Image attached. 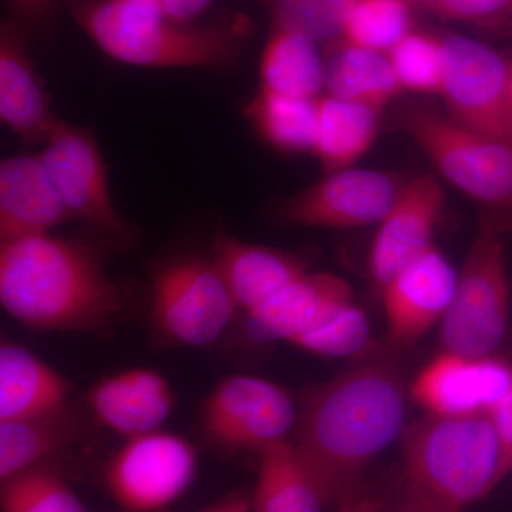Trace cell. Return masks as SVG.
<instances>
[{"instance_id":"20","label":"cell","mask_w":512,"mask_h":512,"mask_svg":"<svg viewBox=\"0 0 512 512\" xmlns=\"http://www.w3.org/2000/svg\"><path fill=\"white\" fill-rule=\"evenodd\" d=\"M0 117L29 143H46L60 121L50 110L18 23L12 20L0 30Z\"/></svg>"},{"instance_id":"30","label":"cell","mask_w":512,"mask_h":512,"mask_svg":"<svg viewBox=\"0 0 512 512\" xmlns=\"http://www.w3.org/2000/svg\"><path fill=\"white\" fill-rule=\"evenodd\" d=\"M2 512H87L59 474L32 467L2 481Z\"/></svg>"},{"instance_id":"15","label":"cell","mask_w":512,"mask_h":512,"mask_svg":"<svg viewBox=\"0 0 512 512\" xmlns=\"http://www.w3.org/2000/svg\"><path fill=\"white\" fill-rule=\"evenodd\" d=\"M443 207L444 192L436 178L420 177L404 185L370 248V275L380 291L433 245L431 238Z\"/></svg>"},{"instance_id":"10","label":"cell","mask_w":512,"mask_h":512,"mask_svg":"<svg viewBox=\"0 0 512 512\" xmlns=\"http://www.w3.org/2000/svg\"><path fill=\"white\" fill-rule=\"evenodd\" d=\"M197 471V454L174 434L151 431L128 439L111 458L106 481L114 500L130 512H156L187 491Z\"/></svg>"},{"instance_id":"28","label":"cell","mask_w":512,"mask_h":512,"mask_svg":"<svg viewBox=\"0 0 512 512\" xmlns=\"http://www.w3.org/2000/svg\"><path fill=\"white\" fill-rule=\"evenodd\" d=\"M412 26L410 5L404 0H356L346 20L342 42L389 53Z\"/></svg>"},{"instance_id":"40","label":"cell","mask_w":512,"mask_h":512,"mask_svg":"<svg viewBox=\"0 0 512 512\" xmlns=\"http://www.w3.org/2000/svg\"><path fill=\"white\" fill-rule=\"evenodd\" d=\"M119 2L130 6V8L138 10V12L147 13V15L151 16L167 18V15H165L163 0H119Z\"/></svg>"},{"instance_id":"18","label":"cell","mask_w":512,"mask_h":512,"mask_svg":"<svg viewBox=\"0 0 512 512\" xmlns=\"http://www.w3.org/2000/svg\"><path fill=\"white\" fill-rule=\"evenodd\" d=\"M212 262L245 315L306 274L305 261L299 256L239 241L222 229L212 242Z\"/></svg>"},{"instance_id":"26","label":"cell","mask_w":512,"mask_h":512,"mask_svg":"<svg viewBox=\"0 0 512 512\" xmlns=\"http://www.w3.org/2000/svg\"><path fill=\"white\" fill-rule=\"evenodd\" d=\"M326 87L330 97L379 111L403 90L386 53L346 43L330 57Z\"/></svg>"},{"instance_id":"11","label":"cell","mask_w":512,"mask_h":512,"mask_svg":"<svg viewBox=\"0 0 512 512\" xmlns=\"http://www.w3.org/2000/svg\"><path fill=\"white\" fill-rule=\"evenodd\" d=\"M298 410L282 387L252 376H232L204 403V430L227 450H258L286 440Z\"/></svg>"},{"instance_id":"34","label":"cell","mask_w":512,"mask_h":512,"mask_svg":"<svg viewBox=\"0 0 512 512\" xmlns=\"http://www.w3.org/2000/svg\"><path fill=\"white\" fill-rule=\"evenodd\" d=\"M498 443H500V470H498V485L512 471V386L503 399L490 410Z\"/></svg>"},{"instance_id":"39","label":"cell","mask_w":512,"mask_h":512,"mask_svg":"<svg viewBox=\"0 0 512 512\" xmlns=\"http://www.w3.org/2000/svg\"><path fill=\"white\" fill-rule=\"evenodd\" d=\"M202 512H252V501L247 495L232 494L221 503L212 505Z\"/></svg>"},{"instance_id":"4","label":"cell","mask_w":512,"mask_h":512,"mask_svg":"<svg viewBox=\"0 0 512 512\" xmlns=\"http://www.w3.org/2000/svg\"><path fill=\"white\" fill-rule=\"evenodd\" d=\"M406 487L463 512L498 487L500 443L490 412L429 414L403 431Z\"/></svg>"},{"instance_id":"25","label":"cell","mask_w":512,"mask_h":512,"mask_svg":"<svg viewBox=\"0 0 512 512\" xmlns=\"http://www.w3.org/2000/svg\"><path fill=\"white\" fill-rule=\"evenodd\" d=\"M79 420L59 412L0 421V480L18 476L79 439Z\"/></svg>"},{"instance_id":"22","label":"cell","mask_w":512,"mask_h":512,"mask_svg":"<svg viewBox=\"0 0 512 512\" xmlns=\"http://www.w3.org/2000/svg\"><path fill=\"white\" fill-rule=\"evenodd\" d=\"M252 512H322L319 485L299 457L293 441H279L261 451Z\"/></svg>"},{"instance_id":"23","label":"cell","mask_w":512,"mask_h":512,"mask_svg":"<svg viewBox=\"0 0 512 512\" xmlns=\"http://www.w3.org/2000/svg\"><path fill=\"white\" fill-rule=\"evenodd\" d=\"M261 90L298 99L316 100L326 86V64L318 43L279 26H272L262 55Z\"/></svg>"},{"instance_id":"2","label":"cell","mask_w":512,"mask_h":512,"mask_svg":"<svg viewBox=\"0 0 512 512\" xmlns=\"http://www.w3.org/2000/svg\"><path fill=\"white\" fill-rule=\"evenodd\" d=\"M0 302L28 328L90 332L117 319L123 293L93 248L43 234L2 244Z\"/></svg>"},{"instance_id":"31","label":"cell","mask_w":512,"mask_h":512,"mask_svg":"<svg viewBox=\"0 0 512 512\" xmlns=\"http://www.w3.org/2000/svg\"><path fill=\"white\" fill-rule=\"evenodd\" d=\"M356 0H269L274 26L309 37L316 43L342 40Z\"/></svg>"},{"instance_id":"41","label":"cell","mask_w":512,"mask_h":512,"mask_svg":"<svg viewBox=\"0 0 512 512\" xmlns=\"http://www.w3.org/2000/svg\"><path fill=\"white\" fill-rule=\"evenodd\" d=\"M505 126L507 133L512 138V60L510 73H508L507 93H505Z\"/></svg>"},{"instance_id":"33","label":"cell","mask_w":512,"mask_h":512,"mask_svg":"<svg viewBox=\"0 0 512 512\" xmlns=\"http://www.w3.org/2000/svg\"><path fill=\"white\" fill-rule=\"evenodd\" d=\"M430 9L458 22L490 23L511 15L512 0H436Z\"/></svg>"},{"instance_id":"35","label":"cell","mask_w":512,"mask_h":512,"mask_svg":"<svg viewBox=\"0 0 512 512\" xmlns=\"http://www.w3.org/2000/svg\"><path fill=\"white\" fill-rule=\"evenodd\" d=\"M163 3L168 19L188 25L208 8L211 0H163Z\"/></svg>"},{"instance_id":"16","label":"cell","mask_w":512,"mask_h":512,"mask_svg":"<svg viewBox=\"0 0 512 512\" xmlns=\"http://www.w3.org/2000/svg\"><path fill=\"white\" fill-rule=\"evenodd\" d=\"M72 220L39 156H15L0 164V242L49 234Z\"/></svg>"},{"instance_id":"9","label":"cell","mask_w":512,"mask_h":512,"mask_svg":"<svg viewBox=\"0 0 512 512\" xmlns=\"http://www.w3.org/2000/svg\"><path fill=\"white\" fill-rule=\"evenodd\" d=\"M441 42V96L448 116L485 136L512 140L505 126V93L511 60L461 35Z\"/></svg>"},{"instance_id":"24","label":"cell","mask_w":512,"mask_h":512,"mask_svg":"<svg viewBox=\"0 0 512 512\" xmlns=\"http://www.w3.org/2000/svg\"><path fill=\"white\" fill-rule=\"evenodd\" d=\"M379 113L372 107L335 97L318 100L313 153L326 170H346L369 150L379 128Z\"/></svg>"},{"instance_id":"1","label":"cell","mask_w":512,"mask_h":512,"mask_svg":"<svg viewBox=\"0 0 512 512\" xmlns=\"http://www.w3.org/2000/svg\"><path fill=\"white\" fill-rule=\"evenodd\" d=\"M404 419L406 386L389 360H367L308 390L293 444L326 504L362 487L372 461L403 434Z\"/></svg>"},{"instance_id":"17","label":"cell","mask_w":512,"mask_h":512,"mask_svg":"<svg viewBox=\"0 0 512 512\" xmlns=\"http://www.w3.org/2000/svg\"><path fill=\"white\" fill-rule=\"evenodd\" d=\"M349 301H353V293L345 279L326 272H306L247 315L248 335L255 342L291 343Z\"/></svg>"},{"instance_id":"37","label":"cell","mask_w":512,"mask_h":512,"mask_svg":"<svg viewBox=\"0 0 512 512\" xmlns=\"http://www.w3.org/2000/svg\"><path fill=\"white\" fill-rule=\"evenodd\" d=\"M338 512H382V501L372 491L362 487L339 503Z\"/></svg>"},{"instance_id":"27","label":"cell","mask_w":512,"mask_h":512,"mask_svg":"<svg viewBox=\"0 0 512 512\" xmlns=\"http://www.w3.org/2000/svg\"><path fill=\"white\" fill-rule=\"evenodd\" d=\"M247 116L272 147L288 153L313 151L318 126V100L261 90L249 104Z\"/></svg>"},{"instance_id":"14","label":"cell","mask_w":512,"mask_h":512,"mask_svg":"<svg viewBox=\"0 0 512 512\" xmlns=\"http://www.w3.org/2000/svg\"><path fill=\"white\" fill-rule=\"evenodd\" d=\"M456 282V271L434 245L404 266L382 289L389 345L412 348L441 322Z\"/></svg>"},{"instance_id":"7","label":"cell","mask_w":512,"mask_h":512,"mask_svg":"<svg viewBox=\"0 0 512 512\" xmlns=\"http://www.w3.org/2000/svg\"><path fill=\"white\" fill-rule=\"evenodd\" d=\"M224 278L212 261L188 256L158 271L153 318L158 330L180 345H211L237 311Z\"/></svg>"},{"instance_id":"36","label":"cell","mask_w":512,"mask_h":512,"mask_svg":"<svg viewBox=\"0 0 512 512\" xmlns=\"http://www.w3.org/2000/svg\"><path fill=\"white\" fill-rule=\"evenodd\" d=\"M396 512H458L444 507L430 498L424 497L412 490V488H404L402 500H400L399 507Z\"/></svg>"},{"instance_id":"32","label":"cell","mask_w":512,"mask_h":512,"mask_svg":"<svg viewBox=\"0 0 512 512\" xmlns=\"http://www.w3.org/2000/svg\"><path fill=\"white\" fill-rule=\"evenodd\" d=\"M403 89L441 94V42L424 33L410 32L386 53Z\"/></svg>"},{"instance_id":"19","label":"cell","mask_w":512,"mask_h":512,"mask_svg":"<svg viewBox=\"0 0 512 512\" xmlns=\"http://www.w3.org/2000/svg\"><path fill=\"white\" fill-rule=\"evenodd\" d=\"M87 403L100 423L133 439L157 430L173 409L174 394L156 370L134 369L94 384Z\"/></svg>"},{"instance_id":"12","label":"cell","mask_w":512,"mask_h":512,"mask_svg":"<svg viewBox=\"0 0 512 512\" xmlns=\"http://www.w3.org/2000/svg\"><path fill=\"white\" fill-rule=\"evenodd\" d=\"M402 188L390 175L346 168L282 202L278 215L289 224L303 227L380 224L396 204Z\"/></svg>"},{"instance_id":"38","label":"cell","mask_w":512,"mask_h":512,"mask_svg":"<svg viewBox=\"0 0 512 512\" xmlns=\"http://www.w3.org/2000/svg\"><path fill=\"white\" fill-rule=\"evenodd\" d=\"M56 2L57 0H9L18 15L28 20L42 18Z\"/></svg>"},{"instance_id":"29","label":"cell","mask_w":512,"mask_h":512,"mask_svg":"<svg viewBox=\"0 0 512 512\" xmlns=\"http://www.w3.org/2000/svg\"><path fill=\"white\" fill-rule=\"evenodd\" d=\"M370 325L355 302L342 303L289 345L323 357H352L370 348Z\"/></svg>"},{"instance_id":"42","label":"cell","mask_w":512,"mask_h":512,"mask_svg":"<svg viewBox=\"0 0 512 512\" xmlns=\"http://www.w3.org/2000/svg\"><path fill=\"white\" fill-rule=\"evenodd\" d=\"M404 2H407L409 3H421V5H426V6H430L433 5L434 2H436V0H404Z\"/></svg>"},{"instance_id":"6","label":"cell","mask_w":512,"mask_h":512,"mask_svg":"<svg viewBox=\"0 0 512 512\" xmlns=\"http://www.w3.org/2000/svg\"><path fill=\"white\" fill-rule=\"evenodd\" d=\"M510 281L500 231L483 221L440 328V352L493 356L507 335Z\"/></svg>"},{"instance_id":"8","label":"cell","mask_w":512,"mask_h":512,"mask_svg":"<svg viewBox=\"0 0 512 512\" xmlns=\"http://www.w3.org/2000/svg\"><path fill=\"white\" fill-rule=\"evenodd\" d=\"M39 157L70 217L99 229L120 247L133 244V231L111 201L100 150L89 131L60 120Z\"/></svg>"},{"instance_id":"21","label":"cell","mask_w":512,"mask_h":512,"mask_svg":"<svg viewBox=\"0 0 512 512\" xmlns=\"http://www.w3.org/2000/svg\"><path fill=\"white\" fill-rule=\"evenodd\" d=\"M69 384L28 350L0 349V421L42 416L64 409Z\"/></svg>"},{"instance_id":"13","label":"cell","mask_w":512,"mask_h":512,"mask_svg":"<svg viewBox=\"0 0 512 512\" xmlns=\"http://www.w3.org/2000/svg\"><path fill=\"white\" fill-rule=\"evenodd\" d=\"M512 386V365L503 357L440 352L410 387L414 402L437 416L487 413Z\"/></svg>"},{"instance_id":"5","label":"cell","mask_w":512,"mask_h":512,"mask_svg":"<svg viewBox=\"0 0 512 512\" xmlns=\"http://www.w3.org/2000/svg\"><path fill=\"white\" fill-rule=\"evenodd\" d=\"M399 126L458 190L494 211L484 218L501 231L512 225V140L461 126L429 104H409Z\"/></svg>"},{"instance_id":"3","label":"cell","mask_w":512,"mask_h":512,"mask_svg":"<svg viewBox=\"0 0 512 512\" xmlns=\"http://www.w3.org/2000/svg\"><path fill=\"white\" fill-rule=\"evenodd\" d=\"M77 25L106 55L141 67H224L241 50L242 20L192 26L119 0H66Z\"/></svg>"}]
</instances>
